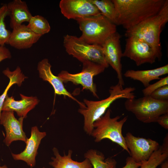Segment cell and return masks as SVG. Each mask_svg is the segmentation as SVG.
<instances>
[{"mask_svg": "<svg viewBox=\"0 0 168 168\" xmlns=\"http://www.w3.org/2000/svg\"><path fill=\"white\" fill-rule=\"evenodd\" d=\"M117 13L116 25L129 30L156 15L166 0H112Z\"/></svg>", "mask_w": 168, "mask_h": 168, "instance_id": "1", "label": "cell"}, {"mask_svg": "<svg viewBox=\"0 0 168 168\" xmlns=\"http://www.w3.org/2000/svg\"><path fill=\"white\" fill-rule=\"evenodd\" d=\"M135 88L127 87L124 88L119 84L111 86L109 90V96L102 100L95 101L84 100L85 108H80L78 112L83 116V129L86 133L91 135L94 129L93 123L103 115L110 105L117 99H126L135 98L133 91Z\"/></svg>", "mask_w": 168, "mask_h": 168, "instance_id": "2", "label": "cell"}, {"mask_svg": "<svg viewBox=\"0 0 168 168\" xmlns=\"http://www.w3.org/2000/svg\"><path fill=\"white\" fill-rule=\"evenodd\" d=\"M168 21V0L156 15L142 21L133 28L126 30L127 38L134 37L141 39L162 55L160 35L163 28Z\"/></svg>", "mask_w": 168, "mask_h": 168, "instance_id": "3", "label": "cell"}, {"mask_svg": "<svg viewBox=\"0 0 168 168\" xmlns=\"http://www.w3.org/2000/svg\"><path fill=\"white\" fill-rule=\"evenodd\" d=\"M75 20L82 32L79 38L88 44L102 46L117 32L116 25L101 14Z\"/></svg>", "mask_w": 168, "mask_h": 168, "instance_id": "4", "label": "cell"}, {"mask_svg": "<svg viewBox=\"0 0 168 168\" xmlns=\"http://www.w3.org/2000/svg\"><path fill=\"white\" fill-rule=\"evenodd\" d=\"M111 111L108 109L105 114L93 123L94 129L91 134L95 141L98 142L107 139L120 146L129 154L122 133L123 127L128 119V116L119 120L121 116L111 117Z\"/></svg>", "mask_w": 168, "mask_h": 168, "instance_id": "5", "label": "cell"}, {"mask_svg": "<svg viewBox=\"0 0 168 168\" xmlns=\"http://www.w3.org/2000/svg\"><path fill=\"white\" fill-rule=\"evenodd\" d=\"M124 105L127 110L144 123L156 122L160 116L168 113V100L158 101L150 96L126 99Z\"/></svg>", "mask_w": 168, "mask_h": 168, "instance_id": "6", "label": "cell"}, {"mask_svg": "<svg viewBox=\"0 0 168 168\" xmlns=\"http://www.w3.org/2000/svg\"><path fill=\"white\" fill-rule=\"evenodd\" d=\"M63 44L69 55L82 62L89 61L101 65L105 68L109 66L101 46L87 44L79 37L68 34L63 37Z\"/></svg>", "mask_w": 168, "mask_h": 168, "instance_id": "7", "label": "cell"}, {"mask_svg": "<svg viewBox=\"0 0 168 168\" xmlns=\"http://www.w3.org/2000/svg\"><path fill=\"white\" fill-rule=\"evenodd\" d=\"M82 63V69L80 72L71 74L66 71H62L58 77L63 83L69 82L75 85H81L83 89L89 90L94 96L98 98L96 86L93 82V78L103 72L105 68L89 61H85Z\"/></svg>", "mask_w": 168, "mask_h": 168, "instance_id": "8", "label": "cell"}, {"mask_svg": "<svg viewBox=\"0 0 168 168\" xmlns=\"http://www.w3.org/2000/svg\"><path fill=\"white\" fill-rule=\"evenodd\" d=\"M162 55L158 53L148 43L134 37L127 38L122 57L133 61L137 66L149 63L152 64L156 60H160Z\"/></svg>", "mask_w": 168, "mask_h": 168, "instance_id": "9", "label": "cell"}, {"mask_svg": "<svg viewBox=\"0 0 168 168\" xmlns=\"http://www.w3.org/2000/svg\"><path fill=\"white\" fill-rule=\"evenodd\" d=\"M124 137L130 156L137 163H141L147 160L160 147L158 142L155 140L137 137L130 132H128Z\"/></svg>", "mask_w": 168, "mask_h": 168, "instance_id": "10", "label": "cell"}, {"mask_svg": "<svg viewBox=\"0 0 168 168\" xmlns=\"http://www.w3.org/2000/svg\"><path fill=\"white\" fill-rule=\"evenodd\" d=\"M121 35L117 31L109 37L102 45L103 52L109 64L116 72L119 85L123 86V79L121 58L122 54Z\"/></svg>", "mask_w": 168, "mask_h": 168, "instance_id": "11", "label": "cell"}, {"mask_svg": "<svg viewBox=\"0 0 168 168\" xmlns=\"http://www.w3.org/2000/svg\"><path fill=\"white\" fill-rule=\"evenodd\" d=\"M59 7L62 14L68 19L75 20L101 14L90 0H61Z\"/></svg>", "mask_w": 168, "mask_h": 168, "instance_id": "12", "label": "cell"}, {"mask_svg": "<svg viewBox=\"0 0 168 168\" xmlns=\"http://www.w3.org/2000/svg\"><path fill=\"white\" fill-rule=\"evenodd\" d=\"M24 118H16L14 112L2 111L0 119V124L4 127L6 136L4 142L6 146L9 147L13 141L20 140L25 143L28 138L23 129Z\"/></svg>", "mask_w": 168, "mask_h": 168, "instance_id": "13", "label": "cell"}, {"mask_svg": "<svg viewBox=\"0 0 168 168\" xmlns=\"http://www.w3.org/2000/svg\"><path fill=\"white\" fill-rule=\"evenodd\" d=\"M46 135L45 132H40L37 126L31 128V135L26 142V146L23 151L20 153H11L13 159L25 162L30 168L34 167L36 164V157L37 150L42 139Z\"/></svg>", "mask_w": 168, "mask_h": 168, "instance_id": "14", "label": "cell"}, {"mask_svg": "<svg viewBox=\"0 0 168 168\" xmlns=\"http://www.w3.org/2000/svg\"><path fill=\"white\" fill-rule=\"evenodd\" d=\"M51 67L47 58L43 59L39 62L38 64L37 69L40 77L43 80L48 82L52 86L56 94L68 96L77 102L80 106V108H85L86 106L84 103L78 101L68 92L65 88L62 80L52 73Z\"/></svg>", "mask_w": 168, "mask_h": 168, "instance_id": "15", "label": "cell"}, {"mask_svg": "<svg viewBox=\"0 0 168 168\" xmlns=\"http://www.w3.org/2000/svg\"><path fill=\"white\" fill-rule=\"evenodd\" d=\"M12 29L7 44L19 49L30 48L41 36L35 33L24 25L18 26Z\"/></svg>", "mask_w": 168, "mask_h": 168, "instance_id": "16", "label": "cell"}, {"mask_svg": "<svg viewBox=\"0 0 168 168\" xmlns=\"http://www.w3.org/2000/svg\"><path fill=\"white\" fill-rule=\"evenodd\" d=\"M21 99L16 100L7 95L3 102L2 111H15L19 117L26 118L27 113L34 109L39 101L36 97L27 96L20 94Z\"/></svg>", "mask_w": 168, "mask_h": 168, "instance_id": "17", "label": "cell"}, {"mask_svg": "<svg viewBox=\"0 0 168 168\" xmlns=\"http://www.w3.org/2000/svg\"><path fill=\"white\" fill-rule=\"evenodd\" d=\"M8 16L10 17V26L12 29L28 22L32 16L26 2L21 0H14L7 4Z\"/></svg>", "mask_w": 168, "mask_h": 168, "instance_id": "18", "label": "cell"}, {"mask_svg": "<svg viewBox=\"0 0 168 168\" xmlns=\"http://www.w3.org/2000/svg\"><path fill=\"white\" fill-rule=\"evenodd\" d=\"M168 73V64L156 68L141 70H128L124 74L125 77L141 82L145 87L152 80L160 79V77Z\"/></svg>", "mask_w": 168, "mask_h": 168, "instance_id": "19", "label": "cell"}, {"mask_svg": "<svg viewBox=\"0 0 168 168\" xmlns=\"http://www.w3.org/2000/svg\"><path fill=\"white\" fill-rule=\"evenodd\" d=\"M53 151L55 157H51L52 161L49 164L53 168H93L90 161L86 158L83 161L78 162L72 160V151L69 150L67 155L64 152L61 156L57 148L54 147Z\"/></svg>", "mask_w": 168, "mask_h": 168, "instance_id": "20", "label": "cell"}, {"mask_svg": "<svg viewBox=\"0 0 168 168\" xmlns=\"http://www.w3.org/2000/svg\"><path fill=\"white\" fill-rule=\"evenodd\" d=\"M85 158L90 162L93 168H116L117 162L112 158L105 160L104 155L96 150L90 149L84 154Z\"/></svg>", "mask_w": 168, "mask_h": 168, "instance_id": "21", "label": "cell"}, {"mask_svg": "<svg viewBox=\"0 0 168 168\" xmlns=\"http://www.w3.org/2000/svg\"><path fill=\"white\" fill-rule=\"evenodd\" d=\"M3 73L9 78L10 81L3 93L0 96V119L3 104L7 95L8 90L14 84H17L18 86H20L22 82L27 78L22 73L19 67H17L15 70L12 71H11L8 68H7L3 71Z\"/></svg>", "mask_w": 168, "mask_h": 168, "instance_id": "22", "label": "cell"}, {"mask_svg": "<svg viewBox=\"0 0 168 168\" xmlns=\"http://www.w3.org/2000/svg\"><path fill=\"white\" fill-rule=\"evenodd\" d=\"M90 1L96 6L101 15L116 25L117 12L114 5L112 0H90Z\"/></svg>", "mask_w": 168, "mask_h": 168, "instance_id": "23", "label": "cell"}, {"mask_svg": "<svg viewBox=\"0 0 168 168\" xmlns=\"http://www.w3.org/2000/svg\"><path fill=\"white\" fill-rule=\"evenodd\" d=\"M28 22L27 27L35 33L41 36L49 33L50 30L48 21L41 16H32Z\"/></svg>", "mask_w": 168, "mask_h": 168, "instance_id": "24", "label": "cell"}, {"mask_svg": "<svg viewBox=\"0 0 168 168\" xmlns=\"http://www.w3.org/2000/svg\"><path fill=\"white\" fill-rule=\"evenodd\" d=\"M168 157V152L163 151L160 146L154 151L149 159L141 163L138 168H156L167 160Z\"/></svg>", "mask_w": 168, "mask_h": 168, "instance_id": "25", "label": "cell"}, {"mask_svg": "<svg viewBox=\"0 0 168 168\" xmlns=\"http://www.w3.org/2000/svg\"><path fill=\"white\" fill-rule=\"evenodd\" d=\"M8 14L7 4H4L0 7V46L7 44L11 32L7 29L5 22Z\"/></svg>", "mask_w": 168, "mask_h": 168, "instance_id": "26", "label": "cell"}, {"mask_svg": "<svg viewBox=\"0 0 168 168\" xmlns=\"http://www.w3.org/2000/svg\"><path fill=\"white\" fill-rule=\"evenodd\" d=\"M168 85V76L161 79L156 82L150 84L142 90L144 96H149L153 91L164 86Z\"/></svg>", "mask_w": 168, "mask_h": 168, "instance_id": "27", "label": "cell"}, {"mask_svg": "<svg viewBox=\"0 0 168 168\" xmlns=\"http://www.w3.org/2000/svg\"><path fill=\"white\" fill-rule=\"evenodd\" d=\"M149 96L153 99L158 101L168 100V85L156 89L151 93Z\"/></svg>", "mask_w": 168, "mask_h": 168, "instance_id": "28", "label": "cell"}, {"mask_svg": "<svg viewBox=\"0 0 168 168\" xmlns=\"http://www.w3.org/2000/svg\"><path fill=\"white\" fill-rule=\"evenodd\" d=\"M11 57V53L9 50L4 46H0V62Z\"/></svg>", "mask_w": 168, "mask_h": 168, "instance_id": "29", "label": "cell"}, {"mask_svg": "<svg viewBox=\"0 0 168 168\" xmlns=\"http://www.w3.org/2000/svg\"><path fill=\"white\" fill-rule=\"evenodd\" d=\"M156 122L166 129H168V113L162 114L157 119Z\"/></svg>", "mask_w": 168, "mask_h": 168, "instance_id": "30", "label": "cell"}, {"mask_svg": "<svg viewBox=\"0 0 168 168\" xmlns=\"http://www.w3.org/2000/svg\"><path fill=\"white\" fill-rule=\"evenodd\" d=\"M141 163L136 162L130 156L126 159V164L122 168H138L140 167Z\"/></svg>", "mask_w": 168, "mask_h": 168, "instance_id": "31", "label": "cell"}, {"mask_svg": "<svg viewBox=\"0 0 168 168\" xmlns=\"http://www.w3.org/2000/svg\"><path fill=\"white\" fill-rule=\"evenodd\" d=\"M162 149L164 151L168 152V134L167 133L165 136L162 145L161 147Z\"/></svg>", "mask_w": 168, "mask_h": 168, "instance_id": "32", "label": "cell"}, {"mask_svg": "<svg viewBox=\"0 0 168 168\" xmlns=\"http://www.w3.org/2000/svg\"><path fill=\"white\" fill-rule=\"evenodd\" d=\"M161 168H168V160L166 161L161 164Z\"/></svg>", "mask_w": 168, "mask_h": 168, "instance_id": "33", "label": "cell"}, {"mask_svg": "<svg viewBox=\"0 0 168 168\" xmlns=\"http://www.w3.org/2000/svg\"><path fill=\"white\" fill-rule=\"evenodd\" d=\"M0 168H8V167L7 166L5 165L1 166L0 163Z\"/></svg>", "mask_w": 168, "mask_h": 168, "instance_id": "34", "label": "cell"}, {"mask_svg": "<svg viewBox=\"0 0 168 168\" xmlns=\"http://www.w3.org/2000/svg\"><path fill=\"white\" fill-rule=\"evenodd\" d=\"M42 168H45L44 167H43Z\"/></svg>", "mask_w": 168, "mask_h": 168, "instance_id": "35", "label": "cell"}]
</instances>
